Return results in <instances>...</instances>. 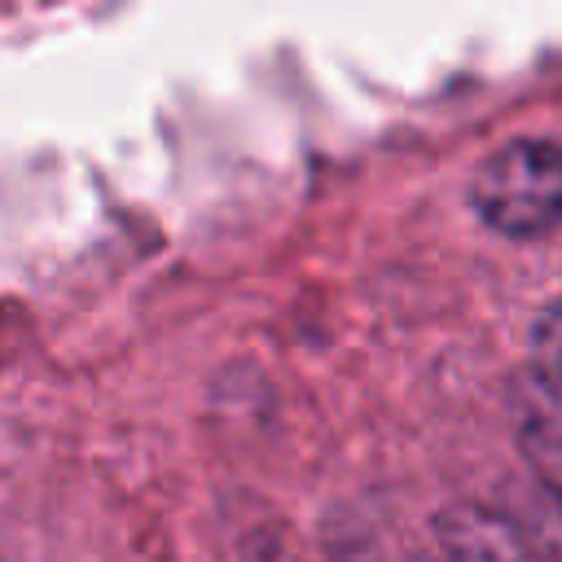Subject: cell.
<instances>
[{
    "label": "cell",
    "mask_w": 562,
    "mask_h": 562,
    "mask_svg": "<svg viewBox=\"0 0 562 562\" xmlns=\"http://www.w3.org/2000/svg\"><path fill=\"white\" fill-rule=\"evenodd\" d=\"M474 220L505 241H540L562 228V140L509 136L487 149L465 184Z\"/></svg>",
    "instance_id": "cell-1"
},
{
    "label": "cell",
    "mask_w": 562,
    "mask_h": 562,
    "mask_svg": "<svg viewBox=\"0 0 562 562\" xmlns=\"http://www.w3.org/2000/svg\"><path fill=\"white\" fill-rule=\"evenodd\" d=\"M553 321L558 329H540L536 356L509 386V422L518 452L527 457L549 501L562 509V312Z\"/></svg>",
    "instance_id": "cell-2"
},
{
    "label": "cell",
    "mask_w": 562,
    "mask_h": 562,
    "mask_svg": "<svg viewBox=\"0 0 562 562\" xmlns=\"http://www.w3.org/2000/svg\"><path fill=\"white\" fill-rule=\"evenodd\" d=\"M443 562H562L540 536H531L514 514L492 505H448L435 522Z\"/></svg>",
    "instance_id": "cell-3"
},
{
    "label": "cell",
    "mask_w": 562,
    "mask_h": 562,
    "mask_svg": "<svg viewBox=\"0 0 562 562\" xmlns=\"http://www.w3.org/2000/svg\"><path fill=\"white\" fill-rule=\"evenodd\" d=\"M237 562H303L294 536L277 522H259L250 531H241L237 540Z\"/></svg>",
    "instance_id": "cell-4"
}]
</instances>
